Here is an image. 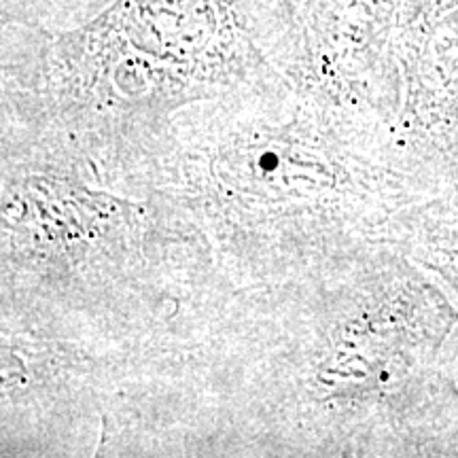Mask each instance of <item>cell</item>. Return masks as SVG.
I'll use <instances>...</instances> for the list:
<instances>
[{
    "mask_svg": "<svg viewBox=\"0 0 458 458\" xmlns=\"http://www.w3.org/2000/svg\"><path fill=\"white\" fill-rule=\"evenodd\" d=\"M0 318L151 357L236 289L196 229L74 157L3 145Z\"/></svg>",
    "mask_w": 458,
    "mask_h": 458,
    "instance_id": "cell-1",
    "label": "cell"
},
{
    "mask_svg": "<svg viewBox=\"0 0 458 458\" xmlns=\"http://www.w3.org/2000/svg\"><path fill=\"white\" fill-rule=\"evenodd\" d=\"M3 456L98 454L105 416L140 354L0 318Z\"/></svg>",
    "mask_w": 458,
    "mask_h": 458,
    "instance_id": "cell-3",
    "label": "cell"
},
{
    "mask_svg": "<svg viewBox=\"0 0 458 458\" xmlns=\"http://www.w3.org/2000/svg\"><path fill=\"white\" fill-rule=\"evenodd\" d=\"M352 128L293 88L193 105L125 187L196 229L232 289L284 283L359 255Z\"/></svg>",
    "mask_w": 458,
    "mask_h": 458,
    "instance_id": "cell-2",
    "label": "cell"
}]
</instances>
